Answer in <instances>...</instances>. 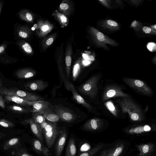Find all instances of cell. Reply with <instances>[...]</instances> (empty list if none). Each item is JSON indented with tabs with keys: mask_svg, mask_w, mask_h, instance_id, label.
<instances>
[{
	"mask_svg": "<svg viewBox=\"0 0 156 156\" xmlns=\"http://www.w3.org/2000/svg\"><path fill=\"white\" fill-rule=\"evenodd\" d=\"M48 148H51L54 145L58 137L61 129L55 122H47L42 130Z\"/></svg>",
	"mask_w": 156,
	"mask_h": 156,
	"instance_id": "1",
	"label": "cell"
},
{
	"mask_svg": "<svg viewBox=\"0 0 156 156\" xmlns=\"http://www.w3.org/2000/svg\"><path fill=\"white\" fill-rule=\"evenodd\" d=\"M0 94L16 96L30 102L44 100L43 98L34 94L14 88L0 89Z\"/></svg>",
	"mask_w": 156,
	"mask_h": 156,
	"instance_id": "2",
	"label": "cell"
},
{
	"mask_svg": "<svg viewBox=\"0 0 156 156\" xmlns=\"http://www.w3.org/2000/svg\"><path fill=\"white\" fill-rule=\"evenodd\" d=\"M60 74L65 87L67 90L71 92L73 94V98L75 101L83 106L88 108L91 109L90 106L78 93L73 84L66 78L62 71H60Z\"/></svg>",
	"mask_w": 156,
	"mask_h": 156,
	"instance_id": "3",
	"label": "cell"
},
{
	"mask_svg": "<svg viewBox=\"0 0 156 156\" xmlns=\"http://www.w3.org/2000/svg\"><path fill=\"white\" fill-rule=\"evenodd\" d=\"M54 109L55 113L62 121L70 122L76 119V117L74 114L64 107L56 105L55 106Z\"/></svg>",
	"mask_w": 156,
	"mask_h": 156,
	"instance_id": "4",
	"label": "cell"
},
{
	"mask_svg": "<svg viewBox=\"0 0 156 156\" xmlns=\"http://www.w3.org/2000/svg\"><path fill=\"white\" fill-rule=\"evenodd\" d=\"M67 136L66 130L63 127L61 129L60 133L56 141L55 148L56 156H61L65 144Z\"/></svg>",
	"mask_w": 156,
	"mask_h": 156,
	"instance_id": "5",
	"label": "cell"
},
{
	"mask_svg": "<svg viewBox=\"0 0 156 156\" xmlns=\"http://www.w3.org/2000/svg\"><path fill=\"white\" fill-rule=\"evenodd\" d=\"M95 82L94 78L90 79L80 86L78 89L79 91L83 94L92 97L95 93Z\"/></svg>",
	"mask_w": 156,
	"mask_h": 156,
	"instance_id": "6",
	"label": "cell"
},
{
	"mask_svg": "<svg viewBox=\"0 0 156 156\" xmlns=\"http://www.w3.org/2000/svg\"><path fill=\"white\" fill-rule=\"evenodd\" d=\"M48 85V83L41 80L29 82L24 86L27 89L35 91H41L45 89Z\"/></svg>",
	"mask_w": 156,
	"mask_h": 156,
	"instance_id": "7",
	"label": "cell"
},
{
	"mask_svg": "<svg viewBox=\"0 0 156 156\" xmlns=\"http://www.w3.org/2000/svg\"><path fill=\"white\" fill-rule=\"evenodd\" d=\"M32 106L33 113L42 112L48 109L51 108V104L48 101L42 100H38L32 102Z\"/></svg>",
	"mask_w": 156,
	"mask_h": 156,
	"instance_id": "8",
	"label": "cell"
},
{
	"mask_svg": "<svg viewBox=\"0 0 156 156\" xmlns=\"http://www.w3.org/2000/svg\"><path fill=\"white\" fill-rule=\"evenodd\" d=\"M23 122L24 124H29L31 129L33 133L39 140L43 143L44 142L43 132L40 126L35 122L32 119H27Z\"/></svg>",
	"mask_w": 156,
	"mask_h": 156,
	"instance_id": "9",
	"label": "cell"
},
{
	"mask_svg": "<svg viewBox=\"0 0 156 156\" xmlns=\"http://www.w3.org/2000/svg\"><path fill=\"white\" fill-rule=\"evenodd\" d=\"M33 149L38 154L44 156H48L49 150L39 140L34 139L32 141Z\"/></svg>",
	"mask_w": 156,
	"mask_h": 156,
	"instance_id": "10",
	"label": "cell"
},
{
	"mask_svg": "<svg viewBox=\"0 0 156 156\" xmlns=\"http://www.w3.org/2000/svg\"><path fill=\"white\" fill-rule=\"evenodd\" d=\"M14 33L16 37L20 38L19 39H26L29 36V33L26 27L18 23L15 25Z\"/></svg>",
	"mask_w": 156,
	"mask_h": 156,
	"instance_id": "11",
	"label": "cell"
},
{
	"mask_svg": "<svg viewBox=\"0 0 156 156\" xmlns=\"http://www.w3.org/2000/svg\"><path fill=\"white\" fill-rule=\"evenodd\" d=\"M36 72L28 68H22L17 70L16 74L17 77L21 79H27L34 76Z\"/></svg>",
	"mask_w": 156,
	"mask_h": 156,
	"instance_id": "12",
	"label": "cell"
},
{
	"mask_svg": "<svg viewBox=\"0 0 156 156\" xmlns=\"http://www.w3.org/2000/svg\"><path fill=\"white\" fill-rule=\"evenodd\" d=\"M4 99L7 101L13 102L23 105L32 106V102L26 101L16 96L5 95Z\"/></svg>",
	"mask_w": 156,
	"mask_h": 156,
	"instance_id": "13",
	"label": "cell"
},
{
	"mask_svg": "<svg viewBox=\"0 0 156 156\" xmlns=\"http://www.w3.org/2000/svg\"><path fill=\"white\" fill-rule=\"evenodd\" d=\"M76 149L74 139L71 137L69 140L66 148V156H76Z\"/></svg>",
	"mask_w": 156,
	"mask_h": 156,
	"instance_id": "14",
	"label": "cell"
},
{
	"mask_svg": "<svg viewBox=\"0 0 156 156\" xmlns=\"http://www.w3.org/2000/svg\"><path fill=\"white\" fill-rule=\"evenodd\" d=\"M41 112L45 119L52 122H55L58 121L60 118L55 113L51 111V108L47 109L44 112Z\"/></svg>",
	"mask_w": 156,
	"mask_h": 156,
	"instance_id": "15",
	"label": "cell"
},
{
	"mask_svg": "<svg viewBox=\"0 0 156 156\" xmlns=\"http://www.w3.org/2000/svg\"><path fill=\"white\" fill-rule=\"evenodd\" d=\"M17 39L16 44L20 48L26 53L31 54L32 52V49L30 45L23 40Z\"/></svg>",
	"mask_w": 156,
	"mask_h": 156,
	"instance_id": "16",
	"label": "cell"
},
{
	"mask_svg": "<svg viewBox=\"0 0 156 156\" xmlns=\"http://www.w3.org/2000/svg\"><path fill=\"white\" fill-rule=\"evenodd\" d=\"M20 144V138L19 137L14 138L5 142L3 147L4 150H9L15 147Z\"/></svg>",
	"mask_w": 156,
	"mask_h": 156,
	"instance_id": "17",
	"label": "cell"
},
{
	"mask_svg": "<svg viewBox=\"0 0 156 156\" xmlns=\"http://www.w3.org/2000/svg\"><path fill=\"white\" fill-rule=\"evenodd\" d=\"M19 18L21 20L31 22L33 19L31 14L25 10H20L18 13Z\"/></svg>",
	"mask_w": 156,
	"mask_h": 156,
	"instance_id": "18",
	"label": "cell"
},
{
	"mask_svg": "<svg viewBox=\"0 0 156 156\" xmlns=\"http://www.w3.org/2000/svg\"><path fill=\"white\" fill-rule=\"evenodd\" d=\"M32 119L39 126L45 122V118L40 112L33 113Z\"/></svg>",
	"mask_w": 156,
	"mask_h": 156,
	"instance_id": "19",
	"label": "cell"
},
{
	"mask_svg": "<svg viewBox=\"0 0 156 156\" xmlns=\"http://www.w3.org/2000/svg\"><path fill=\"white\" fill-rule=\"evenodd\" d=\"M8 109L12 111L18 113H25L32 112V110L28 109L16 105L10 106Z\"/></svg>",
	"mask_w": 156,
	"mask_h": 156,
	"instance_id": "20",
	"label": "cell"
},
{
	"mask_svg": "<svg viewBox=\"0 0 156 156\" xmlns=\"http://www.w3.org/2000/svg\"><path fill=\"white\" fill-rule=\"evenodd\" d=\"M12 153L14 156H33L28 153L26 149L21 147L16 149Z\"/></svg>",
	"mask_w": 156,
	"mask_h": 156,
	"instance_id": "21",
	"label": "cell"
},
{
	"mask_svg": "<svg viewBox=\"0 0 156 156\" xmlns=\"http://www.w3.org/2000/svg\"><path fill=\"white\" fill-rule=\"evenodd\" d=\"M80 70V65L79 63H76L74 65L72 72L73 80L75 81L79 76Z\"/></svg>",
	"mask_w": 156,
	"mask_h": 156,
	"instance_id": "22",
	"label": "cell"
},
{
	"mask_svg": "<svg viewBox=\"0 0 156 156\" xmlns=\"http://www.w3.org/2000/svg\"><path fill=\"white\" fill-rule=\"evenodd\" d=\"M132 82H133L132 86H134L135 87L139 89L140 90H142V91H144V89L146 90V86L142 81L138 80H133Z\"/></svg>",
	"mask_w": 156,
	"mask_h": 156,
	"instance_id": "23",
	"label": "cell"
},
{
	"mask_svg": "<svg viewBox=\"0 0 156 156\" xmlns=\"http://www.w3.org/2000/svg\"><path fill=\"white\" fill-rule=\"evenodd\" d=\"M0 125L2 127L6 128L11 127L14 126L13 122L4 119L0 120Z\"/></svg>",
	"mask_w": 156,
	"mask_h": 156,
	"instance_id": "24",
	"label": "cell"
},
{
	"mask_svg": "<svg viewBox=\"0 0 156 156\" xmlns=\"http://www.w3.org/2000/svg\"><path fill=\"white\" fill-rule=\"evenodd\" d=\"M9 44L7 41H4L0 45V57L5 53V50L6 47Z\"/></svg>",
	"mask_w": 156,
	"mask_h": 156,
	"instance_id": "25",
	"label": "cell"
},
{
	"mask_svg": "<svg viewBox=\"0 0 156 156\" xmlns=\"http://www.w3.org/2000/svg\"><path fill=\"white\" fill-rule=\"evenodd\" d=\"M144 131V126H138L134 129V132L136 133H140Z\"/></svg>",
	"mask_w": 156,
	"mask_h": 156,
	"instance_id": "26",
	"label": "cell"
},
{
	"mask_svg": "<svg viewBox=\"0 0 156 156\" xmlns=\"http://www.w3.org/2000/svg\"><path fill=\"white\" fill-rule=\"evenodd\" d=\"M97 37L98 40L100 41H103L105 39L104 34L101 32H98L97 34Z\"/></svg>",
	"mask_w": 156,
	"mask_h": 156,
	"instance_id": "27",
	"label": "cell"
},
{
	"mask_svg": "<svg viewBox=\"0 0 156 156\" xmlns=\"http://www.w3.org/2000/svg\"><path fill=\"white\" fill-rule=\"evenodd\" d=\"M116 94V91L113 89L109 90L107 93V95L108 97H112L115 95Z\"/></svg>",
	"mask_w": 156,
	"mask_h": 156,
	"instance_id": "28",
	"label": "cell"
},
{
	"mask_svg": "<svg viewBox=\"0 0 156 156\" xmlns=\"http://www.w3.org/2000/svg\"><path fill=\"white\" fill-rule=\"evenodd\" d=\"M156 44L154 43H149L147 45L148 49L151 51H152L153 49H155Z\"/></svg>",
	"mask_w": 156,
	"mask_h": 156,
	"instance_id": "29",
	"label": "cell"
},
{
	"mask_svg": "<svg viewBox=\"0 0 156 156\" xmlns=\"http://www.w3.org/2000/svg\"><path fill=\"white\" fill-rule=\"evenodd\" d=\"M107 23L110 26L113 27H116L118 26V23L113 20H108L107 21Z\"/></svg>",
	"mask_w": 156,
	"mask_h": 156,
	"instance_id": "30",
	"label": "cell"
},
{
	"mask_svg": "<svg viewBox=\"0 0 156 156\" xmlns=\"http://www.w3.org/2000/svg\"><path fill=\"white\" fill-rule=\"evenodd\" d=\"M122 151V149L121 147L117 148L113 154V156H118L120 154Z\"/></svg>",
	"mask_w": 156,
	"mask_h": 156,
	"instance_id": "31",
	"label": "cell"
},
{
	"mask_svg": "<svg viewBox=\"0 0 156 156\" xmlns=\"http://www.w3.org/2000/svg\"><path fill=\"white\" fill-rule=\"evenodd\" d=\"M60 8L62 9L66 10L69 8L68 5L66 3H61L59 5Z\"/></svg>",
	"mask_w": 156,
	"mask_h": 156,
	"instance_id": "32",
	"label": "cell"
},
{
	"mask_svg": "<svg viewBox=\"0 0 156 156\" xmlns=\"http://www.w3.org/2000/svg\"><path fill=\"white\" fill-rule=\"evenodd\" d=\"M132 119L133 121H136L139 118L138 115L136 113H133L131 116Z\"/></svg>",
	"mask_w": 156,
	"mask_h": 156,
	"instance_id": "33",
	"label": "cell"
},
{
	"mask_svg": "<svg viewBox=\"0 0 156 156\" xmlns=\"http://www.w3.org/2000/svg\"><path fill=\"white\" fill-rule=\"evenodd\" d=\"M0 106L4 109L5 107L3 98L1 94H0Z\"/></svg>",
	"mask_w": 156,
	"mask_h": 156,
	"instance_id": "34",
	"label": "cell"
},
{
	"mask_svg": "<svg viewBox=\"0 0 156 156\" xmlns=\"http://www.w3.org/2000/svg\"><path fill=\"white\" fill-rule=\"evenodd\" d=\"M107 105L108 108L111 111H113L115 110V108L113 104L111 102H108L107 103Z\"/></svg>",
	"mask_w": 156,
	"mask_h": 156,
	"instance_id": "35",
	"label": "cell"
},
{
	"mask_svg": "<svg viewBox=\"0 0 156 156\" xmlns=\"http://www.w3.org/2000/svg\"><path fill=\"white\" fill-rule=\"evenodd\" d=\"M149 150V146L147 144L144 145L142 148V151L145 153H147Z\"/></svg>",
	"mask_w": 156,
	"mask_h": 156,
	"instance_id": "36",
	"label": "cell"
},
{
	"mask_svg": "<svg viewBox=\"0 0 156 156\" xmlns=\"http://www.w3.org/2000/svg\"><path fill=\"white\" fill-rule=\"evenodd\" d=\"M143 31L146 33L148 34L151 31V29L147 27H144L143 28Z\"/></svg>",
	"mask_w": 156,
	"mask_h": 156,
	"instance_id": "37",
	"label": "cell"
},
{
	"mask_svg": "<svg viewBox=\"0 0 156 156\" xmlns=\"http://www.w3.org/2000/svg\"><path fill=\"white\" fill-rule=\"evenodd\" d=\"M53 41V39L52 37L48 39L46 41V44L49 45L51 44Z\"/></svg>",
	"mask_w": 156,
	"mask_h": 156,
	"instance_id": "38",
	"label": "cell"
},
{
	"mask_svg": "<svg viewBox=\"0 0 156 156\" xmlns=\"http://www.w3.org/2000/svg\"><path fill=\"white\" fill-rule=\"evenodd\" d=\"M4 4V2L3 0L0 1V15Z\"/></svg>",
	"mask_w": 156,
	"mask_h": 156,
	"instance_id": "39",
	"label": "cell"
},
{
	"mask_svg": "<svg viewBox=\"0 0 156 156\" xmlns=\"http://www.w3.org/2000/svg\"><path fill=\"white\" fill-rule=\"evenodd\" d=\"M144 130L145 131H149L151 130V128L149 126L146 125L144 127Z\"/></svg>",
	"mask_w": 156,
	"mask_h": 156,
	"instance_id": "40",
	"label": "cell"
},
{
	"mask_svg": "<svg viewBox=\"0 0 156 156\" xmlns=\"http://www.w3.org/2000/svg\"><path fill=\"white\" fill-rule=\"evenodd\" d=\"M83 63L85 65H87L90 63V62L88 61L85 60L84 61Z\"/></svg>",
	"mask_w": 156,
	"mask_h": 156,
	"instance_id": "41",
	"label": "cell"
},
{
	"mask_svg": "<svg viewBox=\"0 0 156 156\" xmlns=\"http://www.w3.org/2000/svg\"><path fill=\"white\" fill-rule=\"evenodd\" d=\"M48 28V26H45L43 27V31H45Z\"/></svg>",
	"mask_w": 156,
	"mask_h": 156,
	"instance_id": "42",
	"label": "cell"
},
{
	"mask_svg": "<svg viewBox=\"0 0 156 156\" xmlns=\"http://www.w3.org/2000/svg\"><path fill=\"white\" fill-rule=\"evenodd\" d=\"M61 18V19L63 21L66 22V19L65 17L62 16Z\"/></svg>",
	"mask_w": 156,
	"mask_h": 156,
	"instance_id": "43",
	"label": "cell"
},
{
	"mask_svg": "<svg viewBox=\"0 0 156 156\" xmlns=\"http://www.w3.org/2000/svg\"><path fill=\"white\" fill-rule=\"evenodd\" d=\"M83 57L85 59H88V56H87V55H86L85 54H83Z\"/></svg>",
	"mask_w": 156,
	"mask_h": 156,
	"instance_id": "44",
	"label": "cell"
},
{
	"mask_svg": "<svg viewBox=\"0 0 156 156\" xmlns=\"http://www.w3.org/2000/svg\"><path fill=\"white\" fill-rule=\"evenodd\" d=\"M154 27L155 29H156V25H155Z\"/></svg>",
	"mask_w": 156,
	"mask_h": 156,
	"instance_id": "45",
	"label": "cell"
},
{
	"mask_svg": "<svg viewBox=\"0 0 156 156\" xmlns=\"http://www.w3.org/2000/svg\"><path fill=\"white\" fill-rule=\"evenodd\" d=\"M1 136L0 135V138L1 137Z\"/></svg>",
	"mask_w": 156,
	"mask_h": 156,
	"instance_id": "46",
	"label": "cell"
}]
</instances>
